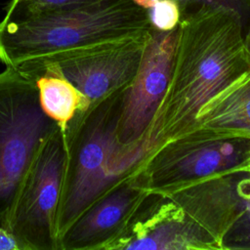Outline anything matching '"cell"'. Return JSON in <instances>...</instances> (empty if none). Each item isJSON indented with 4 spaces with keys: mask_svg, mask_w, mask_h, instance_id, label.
<instances>
[{
    "mask_svg": "<svg viewBox=\"0 0 250 250\" xmlns=\"http://www.w3.org/2000/svg\"><path fill=\"white\" fill-rule=\"evenodd\" d=\"M149 30L137 36L26 62L15 68L29 77L42 71L59 73L70 81L91 104L124 88L134 78Z\"/></svg>",
    "mask_w": 250,
    "mask_h": 250,
    "instance_id": "52a82bcc",
    "label": "cell"
},
{
    "mask_svg": "<svg viewBox=\"0 0 250 250\" xmlns=\"http://www.w3.org/2000/svg\"><path fill=\"white\" fill-rule=\"evenodd\" d=\"M221 250L216 239L168 196L150 192L110 250Z\"/></svg>",
    "mask_w": 250,
    "mask_h": 250,
    "instance_id": "30bf717a",
    "label": "cell"
},
{
    "mask_svg": "<svg viewBox=\"0 0 250 250\" xmlns=\"http://www.w3.org/2000/svg\"><path fill=\"white\" fill-rule=\"evenodd\" d=\"M178 36L179 25L169 31L150 28L139 68L122 90L117 129L121 143L146 137L170 82Z\"/></svg>",
    "mask_w": 250,
    "mask_h": 250,
    "instance_id": "9c48e42d",
    "label": "cell"
},
{
    "mask_svg": "<svg viewBox=\"0 0 250 250\" xmlns=\"http://www.w3.org/2000/svg\"><path fill=\"white\" fill-rule=\"evenodd\" d=\"M244 41H245V45H246V48L250 54V30H248L246 33H245V36H244Z\"/></svg>",
    "mask_w": 250,
    "mask_h": 250,
    "instance_id": "d6986e66",
    "label": "cell"
},
{
    "mask_svg": "<svg viewBox=\"0 0 250 250\" xmlns=\"http://www.w3.org/2000/svg\"><path fill=\"white\" fill-rule=\"evenodd\" d=\"M40 105L48 117L65 132L69 122L90 103L65 77L53 71H42L33 77Z\"/></svg>",
    "mask_w": 250,
    "mask_h": 250,
    "instance_id": "4fadbf2b",
    "label": "cell"
},
{
    "mask_svg": "<svg viewBox=\"0 0 250 250\" xmlns=\"http://www.w3.org/2000/svg\"><path fill=\"white\" fill-rule=\"evenodd\" d=\"M164 195L205 229L220 249L250 250V171L212 176Z\"/></svg>",
    "mask_w": 250,
    "mask_h": 250,
    "instance_id": "ba28073f",
    "label": "cell"
},
{
    "mask_svg": "<svg viewBox=\"0 0 250 250\" xmlns=\"http://www.w3.org/2000/svg\"><path fill=\"white\" fill-rule=\"evenodd\" d=\"M137 6L148 10L149 8H151L157 1L159 0H132Z\"/></svg>",
    "mask_w": 250,
    "mask_h": 250,
    "instance_id": "ac0fdd59",
    "label": "cell"
},
{
    "mask_svg": "<svg viewBox=\"0 0 250 250\" xmlns=\"http://www.w3.org/2000/svg\"><path fill=\"white\" fill-rule=\"evenodd\" d=\"M195 128L250 135V71L236 78L200 108Z\"/></svg>",
    "mask_w": 250,
    "mask_h": 250,
    "instance_id": "7c38bea8",
    "label": "cell"
},
{
    "mask_svg": "<svg viewBox=\"0 0 250 250\" xmlns=\"http://www.w3.org/2000/svg\"><path fill=\"white\" fill-rule=\"evenodd\" d=\"M181 12L195 9L200 6L226 8L234 11L240 18L244 33L250 30V0H176Z\"/></svg>",
    "mask_w": 250,
    "mask_h": 250,
    "instance_id": "2e32d148",
    "label": "cell"
},
{
    "mask_svg": "<svg viewBox=\"0 0 250 250\" xmlns=\"http://www.w3.org/2000/svg\"><path fill=\"white\" fill-rule=\"evenodd\" d=\"M233 171H250V135L207 128L166 142L136 169L145 188L159 194Z\"/></svg>",
    "mask_w": 250,
    "mask_h": 250,
    "instance_id": "277c9868",
    "label": "cell"
},
{
    "mask_svg": "<svg viewBox=\"0 0 250 250\" xmlns=\"http://www.w3.org/2000/svg\"><path fill=\"white\" fill-rule=\"evenodd\" d=\"M0 250H21L16 237L3 227H0Z\"/></svg>",
    "mask_w": 250,
    "mask_h": 250,
    "instance_id": "e0dca14e",
    "label": "cell"
},
{
    "mask_svg": "<svg viewBox=\"0 0 250 250\" xmlns=\"http://www.w3.org/2000/svg\"><path fill=\"white\" fill-rule=\"evenodd\" d=\"M122 89L91 104L69 122L56 216L58 239L97 198L126 178L152 152L145 137L123 144L117 134Z\"/></svg>",
    "mask_w": 250,
    "mask_h": 250,
    "instance_id": "7a4b0ae2",
    "label": "cell"
},
{
    "mask_svg": "<svg viewBox=\"0 0 250 250\" xmlns=\"http://www.w3.org/2000/svg\"><path fill=\"white\" fill-rule=\"evenodd\" d=\"M149 193L133 171L76 218L60 235L58 250H110Z\"/></svg>",
    "mask_w": 250,
    "mask_h": 250,
    "instance_id": "8fae6325",
    "label": "cell"
},
{
    "mask_svg": "<svg viewBox=\"0 0 250 250\" xmlns=\"http://www.w3.org/2000/svg\"><path fill=\"white\" fill-rule=\"evenodd\" d=\"M58 124L43 111L35 81L15 67L0 72V227L41 142Z\"/></svg>",
    "mask_w": 250,
    "mask_h": 250,
    "instance_id": "5b68a950",
    "label": "cell"
},
{
    "mask_svg": "<svg viewBox=\"0 0 250 250\" xmlns=\"http://www.w3.org/2000/svg\"><path fill=\"white\" fill-rule=\"evenodd\" d=\"M147 10L132 0H103L19 21H0V62L9 67L150 29Z\"/></svg>",
    "mask_w": 250,
    "mask_h": 250,
    "instance_id": "3957f363",
    "label": "cell"
},
{
    "mask_svg": "<svg viewBox=\"0 0 250 250\" xmlns=\"http://www.w3.org/2000/svg\"><path fill=\"white\" fill-rule=\"evenodd\" d=\"M147 16L152 28L169 31L179 25L182 12L178 1L159 0L147 10Z\"/></svg>",
    "mask_w": 250,
    "mask_h": 250,
    "instance_id": "9a60e30c",
    "label": "cell"
},
{
    "mask_svg": "<svg viewBox=\"0 0 250 250\" xmlns=\"http://www.w3.org/2000/svg\"><path fill=\"white\" fill-rule=\"evenodd\" d=\"M103 0H11L3 20L19 21L29 18L86 7Z\"/></svg>",
    "mask_w": 250,
    "mask_h": 250,
    "instance_id": "5bb4252c",
    "label": "cell"
},
{
    "mask_svg": "<svg viewBox=\"0 0 250 250\" xmlns=\"http://www.w3.org/2000/svg\"><path fill=\"white\" fill-rule=\"evenodd\" d=\"M239 16L200 6L182 12L170 82L146 132L152 151L193 130L200 108L250 71Z\"/></svg>",
    "mask_w": 250,
    "mask_h": 250,
    "instance_id": "6da1fadb",
    "label": "cell"
},
{
    "mask_svg": "<svg viewBox=\"0 0 250 250\" xmlns=\"http://www.w3.org/2000/svg\"><path fill=\"white\" fill-rule=\"evenodd\" d=\"M65 162L59 127L37 146L20 184L5 226L21 250H58L56 216Z\"/></svg>",
    "mask_w": 250,
    "mask_h": 250,
    "instance_id": "8992f818",
    "label": "cell"
}]
</instances>
